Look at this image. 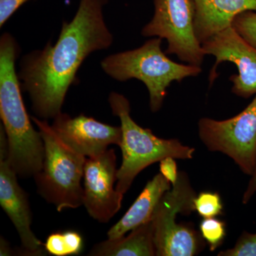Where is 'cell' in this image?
Returning a JSON list of instances; mask_svg holds the SVG:
<instances>
[{"mask_svg": "<svg viewBox=\"0 0 256 256\" xmlns=\"http://www.w3.org/2000/svg\"><path fill=\"white\" fill-rule=\"evenodd\" d=\"M160 37L152 38L142 46L114 54L101 62L102 70L118 82L136 78L144 82L150 94L152 112L161 109L172 82H181L202 73L201 66L176 63L162 50Z\"/></svg>", "mask_w": 256, "mask_h": 256, "instance_id": "3", "label": "cell"}, {"mask_svg": "<svg viewBox=\"0 0 256 256\" xmlns=\"http://www.w3.org/2000/svg\"><path fill=\"white\" fill-rule=\"evenodd\" d=\"M172 188V184L161 173L156 174L146 183L137 200L120 220L111 227L107 234L108 238L112 240L120 238L128 232L150 220L160 200Z\"/></svg>", "mask_w": 256, "mask_h": 256, "instance_id": "14", "label": "cell"}, {"mask_svg": "<svg viewBox=\"0 0 256 256\" xmlns=\"http://www.w3.org/2000/svg\"><path fill=\"white\" fill-rule=\"evenodd\" d=\"M196 192L188 174L180 172L178 181L164 194L152 216L156 256H194L203 252L206 242L192 224L176 222L180 214L195 212Z\"/></svg>", "mask_w": 256, "mask_h": 256, "instance_id": "6", "label": "cell"}, {"mask_svg": "<svg viewBox=\"0 0 256 256\" xmlns=\"http://www.w3.org/2000/svg\"><path fill=\"white\" fill-rule=\"evenodd\" d=\"M118 170L114 149H108L86 161L82 205L100 223H108L122 206L124 195L114 188Z\"/></svg>", "mask_w": 256, "mask_h": 256, "instance_id": "10", "label": "cell"}, {"mask_svg": "<svg viewBox=\"0 0 256 256\" xmlns=\"http://www.w3.org/2000/svg\"><path fill=\"white\" fill-rule=\"evenodd\" d=\"M82 236L74 230L50 234L44 244L46 252L56 256L78 255L82 252Z\"/></svg>", "mask_w": 256, "mask_h": 256, "instance_id": "16", "label": "cell"}, {"mask_svg": "<svg viewBox=\"0 0 256 256\" xmlns=\"http://www.w3.org/2000/svg\"><path fill=\"white\" fill-rule=\"evenodd\" d=\"M256 194V166L254 174L250 176V180L248 184L247 188L244 192L242 197V203L248 204L254 195Z\"/></svg>", "mask_w": 256, "mask_h": 256, "instance_id": "23", "label": "cell"}, {"mask_svg": "<svg viewBox=\"0 0 256 256\" xmlns=\"http://www.w3.org/2000/svg\"><path fill=\"white\" fill-rule=\"evenodd\" d=\"M109 104L114 116L120 120L122 163L118 170L116 188L124 195L130 188L134 178L150 165L172 156L174 159L191 160L194 148L184 146L178 139L156 137L151 130L140 126L130 116V104L122 94L112 92Z\"/></svg>", "mask_w": 256, "mask_h": 256, "instance_id": "4", "label": "cell"}, {"mask_svg": "<svg viewBox=\"0 0 256 256\" xmlns=\"http://www.w3.org/2000/svg\"><path fill=\"white\" fill-rule=\"evenodd\" d=\"M232 28L256 48V12L246 11L236 16Z\"/></svg>", "mask_w": 256, "mask_h": 256, "instance_id": "19", "label": "cell"}, {"mask_svg": "<svg viewBox=\"0 0 256 256\" xmlns=\"http://www.w3.org/2000/svg\"><path fill=\"white\" fill-rule=\"evenodd\" d=\"M18 45L9 34L0 40V116L6 134L8 160L18 176H35L44 160V144L32 126L15 69Z\"/></svg>", "mask_w": 256, "mask_h": 256, "instance_id": "2", "label": "cell"}, {"mask_svg": "<svg viewBox=\"0 0 256 256\" xmlns=\"http://www.w3.org/2000/svg\"><path fill=\"white\" fill-rule=\"evenodd\" d=\"M200 232L210 252H214L226 236V224L216 217L204 218L200 224Z\"/></svg>", "mask_w": 256, "mask_h": 256, "instance_id": "17", "label": "cell"}, {"mask_svg": "<svg viewBox=\"0 0 256 256\" xmlns=\"http://www.w3.org/2000/svg\"><path fill=\"white\" fill-rule=\"evenodd\" d=\"M195 210L203 218H214L222 214L224 205L216 192H202L195 197Z\"/></svg>", "mask_w": 256, "mask_h": 256, "instance_id": "18", "label": "cell"}, {"mask_svg": "<svg viewBox=\"0 0 256 256\" xmlns=\"http://www.w3.org/2000/svg\"><path fill=\"white\" fill-rule=\"evenodd\" d=\"M30 0H0V26H2L15 12Z\"/></svg>", "mask_w": 256, "mask_h": 256, "instance_id": "21", "label": "cell"}, {"mask_svg": "<svg viewBox=\"0 0 256 256\" xmlns=\"http://www.w3.org/2000/svg\"><path fill=\"white\" fill-rule=\"evenodd\" d=\"M18 174L8 160L6 134L0 128V204L14 224L20 236L24 254L43 256L44 244L36 238L32 230V217L28 196L18 185Z\"/></svg>", "mask_w": 256, "mask_h": 256, "instance_id": "11", "label": "cell"}, {"mask_svg": "<svg viewBox=\"0 0 256 256\" xmlns=\"http://www.w3.org/2000/svg\"><path fill=\"white\" fill-rule=\"evenodd\" d=\"M50 126L64 144L87 158L100 156L110 144L120 146L122 142L120 126L102 124L84 114L72 118L60 112Z\"/></svg>", "mask_w": 256, "mask_h": 256, "instance_id": "12", "label": "cell"}, {"mask_svg": "<svg viewBox=\"0 0 256 256\" xmlns=\"http://www.w3.org/2000/svg\"><path fill=\"white\" fill-rule=\"evenodd\" d=\"M89 256H156L154 227L152 220L131 230L128 236L108 239L92 248Z\"/></svg>", "mask_w": 256, "mask_h": 256, "instance_id": "15", "label": "cell"}, {"mask_svg": "<svg viewBox=\"0 0 256 256\" xmlns=\"http://www.w3.org/2000/svg\"><path fill=\"white\" fill-rule=\"evenodd\" d=\"M38 128L45 156L41 171L34 176L37 192L58 212L82 205L84 166L87 158L62 142L45 120L32 117Z\"/></svg>", "mask_w": 256, "mask_h": 256, "instance_id": "5", "label": "cell"}, {"mask_svg": "<svg viewBox=\"0 0 256 256\" xmlns=\"http://www.w3.org/2000/svg\"><path fill=\"white\" fill-rule=\"evenodd\" d=\"M218 256H256V234L244 230L232 248L222 250Z\"/></svg>", "mask_w": 256, "mask_h": 256, "instance_id": "20", "label": "cell"}, {"mask_svg": "<svg viewBox=\"0 0 256 256\" xmlns=\"http://www.w3.org/2000/svg\"><path fill=\"white\" fill-rule=\"evenodd\" d=\"M154 16L143 28L142 36L164 38L166 54L201 66L206 55L195 33L193 0H154Z\"/></svg>", "mask_w": 256, "mask_h": 256, "instance_id": "8", "label": "cell"}, {"mask_svg": "<svg viewBox=\"0 0 256 256\" xmlns=\"http://www.w3.org/2000/svg\"><path fill=\"white\" fill-rule=\"evenodd\" d=\"M160 162V172L172 184V185H174L178 181V165L174 158L168 156Z\"/></svg>", "mask_w": 256, "mask_h": 256, "instance_id": "22", "label": "cell"}, {"mask_svg": "<svg viewBox=\"0 0 256 256\" xmlns=\"http://www.w3.org/2000/svg\"><path fill=\"white\" fill-rule=\"evenodd\" d=\"M107 0H80L76 14L64 23L60 37L42 50L24 58L20 78L30 96L32 109L42 119L62 112L69 87L88 56L112 43L102 9Z\"/></svg>", "mask_w": 256, "mask_h": 256, "instance_id": "1", "label": "cell"}, {"mask_svg": "<svg viewBox=\"0 0 256 256\" xmlns=\"http://www.w3.org/2000/svg\"><path fill=\"white\" fill-rule=\"evenodd\" d=\"M12 248L10 246L9 242H6L4 238L1 237L0 240V256H11L12 255Z\"/></svg>", "mask_w": 256, "mask_h": 256, "instance_id": "24", "label": "cell"}, {"mask_svg": "<svg viewBox=\"0 0 256 256\" xmlns=\"http://www.w3.org/2000/svg\"><path fill=\"white\" fill-rule=\"evenodd\" d=\"M198 133L208 151L223 153L244 174L252 176L256 166V95L244 110L230 118H202Z\"/></svg>", "mask_w": 256, "mask_h": 256, "instance_id": "7", "label": "cell"}, {"mask_svg": "<svg viewBox=\"0 0 256 256\" xmlns=\"http://www.w3.org/2000/svg\"><path fill=\"white\" fill-rule=\"evenodd\" d=\"M205 55H212L216 62L210 72V85L218 76L216 69L223 62L236 66L238 74L230 76L234 94L249 98L256 95V48L236 31L232 26L218 32L202 44Z\"/></svg>", "mask_w": 256, "mask_h": 256, "instance_id": "9", "label": "cell"}, {"mask_svg": "<svg viewBox=\"0 0 256 256\" xmlns=\"http://www.w3.org/2000/svg\"><path fill=\"white\" fill-rule=\"evenodd\" d=\"M194 30L203 44L218 32L232 26L236 16L246 11L256 12V0H193Z\"/></svg>", "mask_w": 256, "mask_h": 256, "instance_id": "13", "label": "cell"}]
</instances>
